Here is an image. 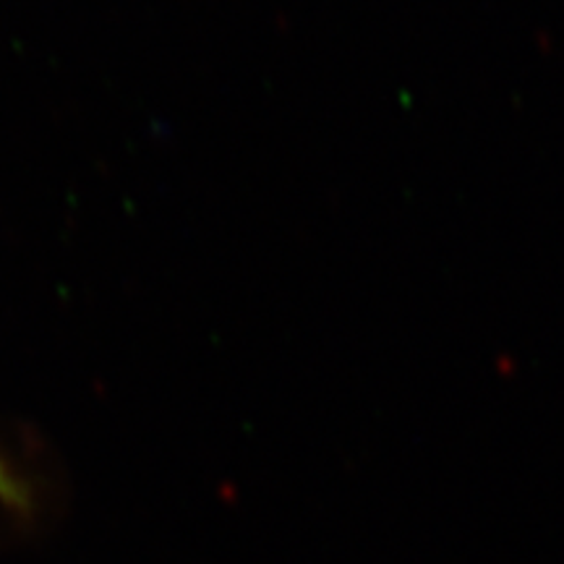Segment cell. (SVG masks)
Instances as JSON below:
<instances>
[{
  "mask_svg": "<svg viewBox=\"0 0 564 564\" xmlns=\"http://www.w3.org/2000/svg\"><path fill=\"white\" fill-rule=\"evenodd\" d=\"M42 497L37 481L0 442V512L13 523L30 525L40 518Z\"/></svg>",
  "mask_w": 564,
  "mask_h": 564,
  "instance_id": "1",
  "label": "cell"
}]
</instances>
